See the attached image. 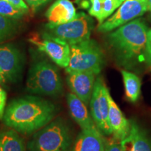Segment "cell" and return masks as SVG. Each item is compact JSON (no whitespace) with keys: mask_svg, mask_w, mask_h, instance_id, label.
Here are the masks:
<instances>
[{"mask_svg":"<svg viewBox=\"0 0 151 151\" xmlns=\"http://www.w3.org/2000/svg\"><path fill=\"white\" fill-rule=\"evenodd\" d=\"M23 9H20L6 0H0V15L9 18L20 19L27 13Z\"/></svg>","mask_w":151,"mask_h":151,"instance_id":"obj_20","label":"cell"},{"mask_svg":"<svg viewBox=\"0 0 151 151\" xmlns=\"http://www.w3.org/2000/svg\"><path fill=\"white\" fill-rule=\"evenodd\" d=\"M67 74V81L71 93L86 105L89 104L95 83L96 75L89 71H70Z\"/></svg>","mask_w":151,"mask_h":151,"instance_id":"obj_11","label":"cell"},{"mask_svg":"<svg viewBox=\"0 0 151 151\" xmlns=\"http://www.w3.org/2000/svg\"><path fill=\"white\" fill-rule=\"evenodd\" d=\"M107 97L109 107V121L112 131V136L117 140L121 141L127 137L129 132V120L125 118L123 113L111 96L109 91L107 94Z\"/></svg>","mask_w":151,"mask_h":151,"instance_id":"obj_13","label":"cell"},{"mask_svg":"<svg viewBox=\"0 0 151 151\" xmlns=\"http://www.w3.org/2000/svg\"><path fill=\"white\" fill-rule=\"evenodd\" d=\"M51 0H25L26 2L27 3V4L31 7L32 9L34 11H36L37 9H39V7L41 6L46 4L49 1H50Z\"/></svg>","mask_w":151,"mask_h":151,"instance_id":"obj_26","label":"cell"},{"mask_svg":"<svg viewBox=\"0 0 151 151\" xmlns=\"http://www.w3.org/2000/svg\"><path fill=\"white\" fill-rule=\"evenodd\" d=\"M70 151H105L104 137L97 128L82 129Z\"/></svg>","mask_w":151,"mask_h":151,"instance_id":"obj_14","label":"cell"},{"mask_svg":"<svg viewBox=\"0 0 151 151\" xmlns=\"http://www.w3.org/2000/svg\"><path fill=\"white\" fill-rule=\"evenodd\" d=\"M146 11V0H124L114 14L99 24L98 31L103 33L113 31L142 16Z\"/></svg>","mask_w":151,"mask_h":151,"instance_id":"obj_9","label":"cell"},{"mask_svg":"<svg viewBox=\"0 0 151 151\" xmlns=\"http://www.w3.org/2000/svg\"><path fill=\"white\" fill-rule=\"evenodd\" d=\"M57 111L56 106L48 100L24 96L9 104L2 119L7 127L18 133L31 134L51 122Z\"/></svg>","mask_w":151,"mask_h":151,"instance_id":"obj_1","label":"cell"},{"mask_svg":"<svg viewBox=\"0 0 151 151\" xmlns=\"http://www.w3.org/2000/svg\"><path fill=\"white\" fill-rule=\"evenodd\" d=\"M147 11H151V0H146Z\"/></svg>","mask_w":151,"mask_h":151,"instance_id":"obj_28","label":"cell"},{"mask_svg":"<svg viewBox=\"0 0 151 151\" xmlns=\"http://www.w3.org/2000/svg\"><path fill=\"white\" fill-rule=\"evenodd\" d=\"M105 151H124L121 141L117 140L113 137L109 139L104 137Z\"/></svg>","mask_w":151,"mask_h":151,"instance_id":"obj_23","label":"cell"},{"mask_svg":"<svg viewBox=\"0 0 151 151\" xmlns=\"http://www.w3.org/2000/svg\"><path fill=\"white\" fill-rule=\"evenodd\" d=\"M26 88L32 94L53 97L61 95L63 84L58 68L46 60L36 62L29 69Z\"/></svg>","mask_w":151,"mask_h":151,"instance_id":"obj_4","label":"cell"},{"mask_svg":"<svg viewBox=\"0 0 151 151\" xmlns=\"http://www.w3.org/2000/svg\"><path fill=\"white\" fill-rule=\"evenodd\" d=\"M67 101L71 116L81 129H92L97 128L86 104L73 93H68Z\"/></svg>","mask_w":151,"mask_h":151,"instance_id":"obj_15","label":"cell"},{"mask_svg":"<svg viewBox=\"0 0 151 151\" xmlns=\"http://www.w3.org/2000/svg\"><path fill=\"white\" fill-rule=\"evenodd\" d=\"M108 92L102 78L97 77L90 101V115L96 127L104 137L112 135L109 121Z\"/></svg>","mask_w":151,"mask_h":151,"instance_id":"obj_7","label":"cell"},{"mask_svg":"<svg viewBox=\"0 0 151 151\" xmlns=\"http://www.w3.org/2000/svg\"><path fill=\"white\" fill-rule=\"evenodd\" d=\"M6 1H9V3L15 6L17 8L28 11V6L24 1V0H6Z\"/></svg>","mask_w":151,"mask_h":151,"instance_id":"obj_27","label":"cell"},{"mask_svg":"<svg viewBox=\"0 0 151 151\" xmlns=\"http://www.w3.org/2000/svg\"><path fill=\"white\" fill-rule=\"evenodd\" d=\"M102 11H101V18H100L99 24H101L106 20L111 14L118 9L124 0H102Z\"/></svg>","mask_w":151,"mask_h":151,"instance_id":"obj_21","label":"cell"},{"mask_svg":"<svg viewBox=\"0 0 151 151\" xmlns=\"http://www.w3.org/2000/svg\"><path fill=\"white\" fill-rule=\"evenodd\" d=\"M125 97L128 101L136 103L141 95V79L135 73L127 70H121Z\"/></svg>","mask_w":151,"mask_h":151,"instance_id":"obj_17","label":"cell"},{"mask_svg":"<svg viewBox=\"0 0 151 151\" xmlns=\"http://www.w3.org/2000/svg\"><path fill=\"white\" fill-rule=\"evenodd\" d=\"M70 60L65 68L66 72L89 71L99 74L104 66L105 58L97 41L89 39L70 45Z\"/></svg>","mask_w":151,"mask_h":151,"instance_id":"obj_5","label":"cell"},{"mask_svg":"<svg viewBox=\"0 0 151 151\" xmlns=\"http://www.w3.org/2000/svg\"><path fill=\"white\" fill-rule=\"evenodd\" d=\"M23 139L14 129L0 132V151H25Z\"/></svg>","mask_w":151,"mask_h":151,"instance_id":"obj_18","label":"cell"},{"mask_svg":"<svg viewBox=\"0 0 151 151\" xmlns=\"http://www.w3.org/2000/svg\"><path fill=\"white\" fill-rule=\"evenodd\" d=\"M6 92L0 86V120L3 118L6 102Z\"/></svg>","mask_w":151,"mask_h":151,"instance_id":"obj_25","label":"cell"},{"mask_svg":"<svg viewBox=\"0 0 151 151\" xmlns=\"http://www.w3.org/2000/svg\"><path fill=\"white\" fill-rule=\"evenodd\" d=\"M145 63L151 67V29L148 30L146 50H145Z\"/></svg>","mask_w":151,"mask_h":151,"instance_id":"obj_24","label":"cell"},{"mask_svg":"<svg viewBox=\"0 0 151 151\" xmlns=\"http://www.w3.org/2000/svg\"><path fill=\"white\" fill-rule=\"evenodd\" d=\"M94 29V21L84 12H80L71 21L58 25H45L46 32L59 38L70 45L90 39Z\"/></svg>","mask_w":151,"mask_h":151,"instance_id":"obj_6","label":"cell"},{"mask_svg":"<svg viewBox=\"0 0 151 151\" xmlns=\"http://www.w3.org/2000/svg\"><path fill=\"white\" fill-rule=\"evenodd\" d=\"M24 58L21 52L12 44L0 46V73L5 80L17 82L23 70Z\"/></svg>","mask_w":151,"mask_h":151,"instance_id":"obj_10","label":"cell"},{"mask_svg":"<svg viewBox=\"0 0 151 151\" xmlns=\"http://www.w3.org/2000/svg\"><path fill=\"white\" fill-rule=\"evenodd\" d=\"M129 132L121 144L124 151H151V137L137 121L129 120Z\"/></svg>","mask_w":151,"mask_h":151,"instance_id":"obj_12","label":"cell"},{"mask_svg":"<svg viewBox=\"0 0 151 151\" xmlns=\"http://www.w3.org/2000/svg\"><path fill=\"white\" fill-rule=\"evenodd\" d=\"M148 28L141 19L118 27L107 36V41L118 65L132 69L145 62Z\"/></svg>","mask_w":151,"mask_h":151,"instance_id":"obj_2","label":"cell"},{"mask_svg":"<svg viewBox=\"0 0 151 151\" xmlns=\"http://www.w3.org/2000/svg\"><path fill=\"white\" fill-rule=\"evenodd\" d=\"M18 22L16 19L0 15V43L12 37L16 32Z\"/></svg>","mask_w":151,"mask_h":151,"instance_id":"obj_19","label":"cell"},{"mask_svg":"<svg viewBox=\"0 0 151 151\" xmlns=\"http://www.w3.org/2000/svg\"><path fill=\"white\" fill-rule=\"evenodd\" d=\"M5 81H6L5 78H4V76H2V74H1V73H0V83H4Z\"/></svg>","mask_w":151,"mask_h":151,"instance_id":"obj_29","label":"cell"},{"mask_svg":"<svg viewBox=\"0 0 151 151\" xmlns=\"http://www.w3.org/2000/svg\"><path fill=\"white\" fill-rule=\"evenodd\" d=\"M91 2V7H90L89 14L91 16L95 17L99 21L100 18H101V11H102V0H90Z\"/></svg>","mask_w":151,"mask_h":151,"instance_id":"obj_22","label":"cell"},{"mask_svg":"<svg viewBox=\"0 0 151 151\" xmlns=\"http://www.w3.org/2000/svg\"><path fill=\"white\" fill-rule=\"evenodd\" d=\"M76 16V9L70 0H56L46 13L48 24L51 25L67 23Z\"/></svg>","mask_w":151,"mask_h":151,"instance_id":"obj_16","label":"cell"},{"mask_svg":"<svg viewBox=\"0 0 151 151\" xmlns=\"http://www.w3.org/2000/svg\"><path fill=\"white\" fill-rule=\"evenodd\" d=\"M71 129L62 118L52 120L34 134L27 144L29 151H70Z\"/></svg>","mask_w":151,"mask_h":151,"instance_id":"obj_3","label":"cell"},{"mask_svg":"<svg viewBox=\"0 0 151 151\" xmlns=\"http://www.w3.org/2000/svg\"><path fill=\"white\" fill-rule=\"evenodd\" d=\"M39 50L48 55L49 58L60 67L67 68L71 55L70 46L66 41L55 37L44 32L41 36H36L29 39Z\"/></svg>","mask_w":151,"mask_h":151,"instance_id":"obj_8","label":"cell"}]
</instances>
